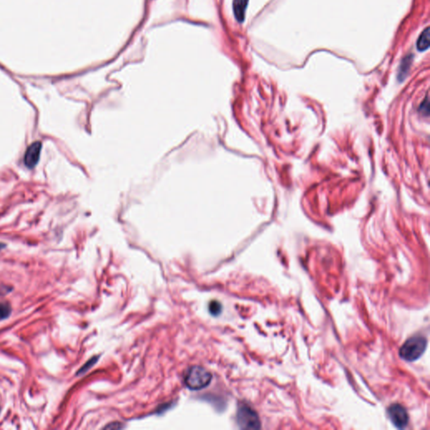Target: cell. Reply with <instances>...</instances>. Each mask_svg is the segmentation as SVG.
<instances>
[{"label": "cell", "mask_w": 430, "mask_h": 430, "mask_svg": "<svg viewBox=\"0 0 430 430\" xmlns=\"http://www.w3.org/2000/svg\"><path fill=\"white\" fill-rule=\"evenodd\" d=\"M211 381V372L203 366H192L185 372V385L191 390H201L205 388Z\"/></svg>", "instance_id": "obj_1"}, {"label": "cell", "mask_w": 430, "mask_h": 430, "mask_svg": "<svg viewBox=\"0 0 430 430\" xmlns=\"http://www.w3.org/2000/svg\"><path fill=\"white\" fill-rule=\"evenodd\" d=\"M428 340L424 336H414L404 343L399 351L400 356L406 361H415L420 359L427 348Z\"/></svg>", "instance_id": "obj_2"}, {"label": "cell", "mask_w": 430, "mask_h": 430, "mask_svg": "<svg viewBox=\"0 0 430 430\" xmlns=\"http://www.w3.org/2000/svg\"><path fill=\"white\" fill-rule=\"evenodd\" d=\"M236 420L241 429L257 430L261 428V422L257 413L246 404H241L239 407Z\"/></svg>", "instance_id": "obj_3"}, {"label": "cell", "mask_w": 430, "mask_h": 430, "mask_svg": "<svg viewBox=\"0 0 430 430\" xmlns=\"http://www.w3.org/2000/svg\"><path fill=\"white\" fill-rule=\"evenodd\" d=\"M388 417L391 422L398 429H404L409 424V418L408 412L400 404H393L388 409Z\"/></svg>", "instance_id": "obj_4"}, {"label": "cell", "mask_w": 430, "mask_h": 430, "mask_svg": "<svg viewBox=\"0 0 430 430\" xmlns=\"http://www.w3.org/2000/svg\"><path fill=\"white\" fill-rule=\"evenodd\" d=\"M42 144L40 142H35L27 148L24 156V165L29 169L35 167L40 160V151Z\"/></svg>", "instance_id": "obj_5"}, {"label": "cell", "mask_w": 430, "mask_h": 430, "mask_svg": "<svg viewBox=\"0 0 430 430\" xmlns=\"http://www.w3.org/2000/svg\"><path fill=\"white\" fill-rule=\"evenodd\" d=\"M249 0H234L233 8L236 19L239 22H243L246 15V8L248 5Z\"/></svg>", "instance_id": "obj_6"}, {"label": "cell", "mask_w": 430, "mask_h": 430, "mask_svg": "<svg viewBox=\"0 0 430 430\" xmlns=\"http://www.w3.org/2000/svg\"><path fill=\"white\" fill-rule=\"evenodd\" d=\"M430 28L427 27L420 35L417 41V48L419 51H426L430 47Z\"/></svg>", "instance_id": "obj_7"}, {"label": "cell", "mask_w": 430, "mask_h": 430, "mask_svg": "<svg viewBox=\"0 0 430 430\" xmlns=\"http://www.w3.org/2000/svg\"><path fill=\"white\" fill-rule=\"evenodd\" d=\"M10 305L7 302H1L0 303V319H4L10 315Z\"/></svg>", "instance_id": "obj_8"}, {"label": "cell", "mask_w": 430, "mask_h": 430, "mask_svg": "<svg viewBox=\"0 0 430 430\" xmlns=\"http://www.w3.org/2000/svg\"><path fill=\"white\" fill-rule=\"evenodd\" d=\"M209 310L212 315L218 316L221 313L222 305L217 301H212L209 305Z\"/></svg>", "instance_id": "obj_9"}, {"label": "cell", "mask_w": 430, "mask_h": 430, "mask_svg": "<svg viewBox=\"0 0 430 430\" xmlns=\"http://www.w3.org/2000/svg\"><path fill=\"white\" fill-rule=\"evenodd\" d=\"M97 358L96 357H94V358H92L90 361H88L87 363L84 365V366L82 367V368L78 371V375L83 374V373H85L86 372H88L89 369L91 368L92 366H94L95 362H96Z\"/></svg>", "instance_id": "obj_10"}, {"label": "cell", "mask_w": 430, "mask_h": 430, "mask_svg": "<svg viewBox=\"0 0 430 430\" xmlns=\"http://www.w3.org/2000/svg\"><path fill=\"white\" fill-rule=\"evenodd\" d=\"M4 247H5V245H4V244L0 243V251H1V250H3Z\"/></svg>", "instance_id": "obj_11"}]
</instances>
